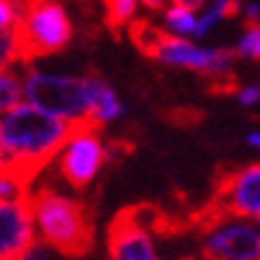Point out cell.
I'll return each mask as SVG.
<instances>
[{"label": "cell", "instance_id": "cell-25", "mask_svg": "<svg viewBox=\"0 0 260 260\" xmlns=\"http://www.w3.org/2000/svg\"><path fill=\"white\" fill-rule=\"evenodd\" d=\"M0 170H3V154H0Z\"/></svg>", "mask_w": 260, "mask_h": 260}, {"label": "cell", "instance_id": "cell-2", "mask_svg": "<svg viewBox=\"0 0 260 260\" xmlns=\"http://www.w3.org/2000/svg\"><path fill=\"white\" fill-rule=\"evenodd\" d=\"M32 223L40 231V242L61 257H85L93 252L96 220L82 199L58 194L51 186H40L29 194Z\"/></svg>", "mask_w": 260, "mask_h": 260}, {"label": "cell", "instance_id": "cell-11", "mask_svg": "<svg viewBox=\"0 0 260 260\" xmlns=\"http://www.w3.org/2000/svg\"><path fill=\"white\" fill-rule=\"evenodd\" d=\"M239 11H242L239 0H215V3H212L210 8H205V14L194 21V32L191 35L194 38H205L220 19H236Z\"/></svg>", "mask_w": 260, "mask_h": 260}, {"label": "cell", "instance_id": "cell-20", "mask_svg": "<svg viewBox=\"0 0 260 260\" xmlns=\"http://www.w3.org/2000/svg\"><path fill=\"white\" fill-rule=\"evenodd\" d=\"M236 99H239L242 106H252V104H257V99H260V88H257V85H244V88H239Z\"/></svg>", "mask_w": 260, "mask_h": 260}, {"label": "cell", "instance_id": "cell-12", "mask_svg": "<svg viewBox=\"0 0 260 260\" xmlns=\"http://www.w3.org/2000/svg\"><path fill=\"white\" fill-rule=\"evenodd\" d=\"M104 8H106V29L114 38H120L122 29L136 19L138 0H104Z\"/></svg>", "mask_w": 260, "mask_h": 260}, {"label": "cell", "instance_id": "cell-10", "mask_svg": "<svg viewBox=\"0 0 260 260\" xmlns=\"http://www.w3.org/2000/svg\"><path fill=\"white\" fill-rule=\"evenodd\" d=\"M127 35H130V40H133L136 48L149 58L157 56L162 40L168 38V32H165L162 27H157V24H151L149 19H133L127 24Z\"/></svg>", "mask_w": 260, "mask_h": 260}, {"label": "cell", "instance_id": "cell-7", "mask_svg": "<svg viewBox=\"0 0 260 260\" xmlns=\"http://www.w3.org/2000/svg\"><path fill=\"white\" fill-rule=\"evenodd\" d=\"M202 255L207 260H257L260 236L257 223L226 218L202 229Z\"/></svg>", "mask_w": 260, "mask_h": 260}, {"label": "cell", "instance_id": "cell-19", "mask_svg": "<svg viewBox=\"0 0 260 260\" xmlns=\"http://www.w3.org/2000/svg\"><path fill=\"white\" fill-rule=\"evenodd\" d=\"M21 6H24V0H0V29L14 27Z\"/></svg>", "mask_w": 260, "mask_h": 260}, {"label": "cell", "instance_id": "cell-1", "mask_svg": "<svg viewBox=\"0 0 260 260\" xmlns=\"http://www.w3.org/2000/svg\"><path fill=\"white\" fill-rule=\"evenodd\" d=\"M72 125L75 122L58 120L29 104H16L14 109L0 114L3 173L16 175L19 181L32 186L38 173H43L45 165L61 151Z\"/></svg>", "mask_w": 260, "mask_h": 260}, {"label": "cell", "instance_id": "cell-21", "mask_svg": "<svg viewBox=\"0 0 260 260\" xmlns=\"http://www.w3.org/2000/svg\"><path fill=\"white\" fill-rule=\"evenodd\" d=\"M170 3L183 8V11H188V14H197V11H205L207 0H170Z\"/></svg>", "mask_w": 260, "mask_h": 260}, {"label": "cell", "instance_id": "cell-4", "mask_svg": "<svg viewBox=\"0 0 260 260\" xmlns=\"http://www.w3.org/2000/svg\"><path fill=\"white\" fill-rule=\"evenodd\" d=\"M257 215H260V165L252 162L244 165V168H234L229 173H218L210 202L202 210L191 212L186 226L202 231L226 218L257 223Z\"/></svg>", "mask_w": 260, "mask_h": 260}, {"label": "cell", "instance_id": "cell-13", "mask_svg": "<svg viewBox=\"0 0 260 260\" xmlns=\"http://www.w3.org/2000/svg\"><path fill=\"white\" fill-rule=\"evenodd\" d=\"M16 104H21V75L8 67L0 72V114L14 109Z\"/></svg>", "mask_w": 260, "mask_h": 260}, {"label": "cell", "instance_id": "cell-15", "mask_svg": "<svg viewBox=\"0 0 260 260\" xmlns=\"http://www.w3.org/2000/svg\"><path fill=\"white\" fill-rule=\"evenodd\" d=\"M165 32L168 35H175V38H186V35L194 32V21L197 16L188 14V11L173 6V8H165Z\"/></svg>", "mask_w": 260, "mask_h": 260}, {"label": "cell", "instance_id": "cell-16", "mask_svg": "<svg viewBox=\"0 0 260 260\" xmlns=\"http://www.w3.org/2000/svg\"><path fill=\"white\" fill-rule=\"evenodd\" d=\"M234 53L247 58V61H257L260 58V29H257V24H247L244 27V35H242V40H239V45H236Z\"/></svg>", "mask_w": 260, "mask_h": 260}, {"label": "cell", "instance_id": "cell-6", "mask_svg": "<svg viewBox=\"0 0 260 260\" xmlns=\"http://www.w3.org/2000/svg\"><path fill=\"white\" fill-rule=\"evenodd\" d=\"M104 162L106 151L101 141V125L93 117L75 122L72 133L58 151V170H61L64 181L77 191H85L93 178L101 173Z\"/></svg>", "mask_w": 260, "mask_h": 260}, {"label": "cell", "instance_id": "cell-24", "mask_svg": "<svg viewBox=\"0 0 260 260\" xmlns=\"http://www.w3.org/2000/svg\"><path fill=\"white\" fill-rule=\"evenodd\" d=\"M244 141H247V146H252V149H257V144H260V136H257V133H250V136H247Z\"/></svg>", "mask_w": 260, "mask_h": 260}, {"label": "cell", "instance_id": "cell-8", "mask_svg": "<svg viewBox=\"0 0 260 260\" xmlns=\"http://www.w3.org/2000/svg\"><path fill=\"white\" fill-rule=\"evenodd\" d=\"M109 260H159L151 244V231L144 223L141 205L122 207L106 229Z\"/></svg>", "mask_w": 260, "mask_h": 260}, {"label": "cell", "instance_id": "cell-22", "mask_svg": "<svg viewBox=\"0 0 260 260\" xmlns=\"http://www.w3.org/2000/svg\"><path fill=\"white\" fill-rule=\"evenodd\" d=\"M257 14H260V8H257V3H247V8H244V24H257Z\"/></svg>", "mask_w": 260, "mask_h": 260}, {"label": "cell", "instance_id": "cell-14", "mask_svg": "<svg viewBox=\"0 0 260 260\" xmlns=\"http://www.w3.org/2000/svg\"><path fill=\"white\" fill-rule=\"evenodd\" d=\"M32 186L24 181H19L16 175L0 170V205H19V202H29Z\"/></svg>", "mask_w": 260, "mask_h": 260}, {"label": "cell", "instance_id": "cell-23", "mask_svg": "<svg viewBox=\"0 0 260 260\" xmlns=\"http://www.w3.org/2000/svg\"><path fill=\"white\" fill-rule=\"evenodd\" d=\"M138 3L144 6L146 11H165V8H168V3H170V0H138Z\"/></svg>", "mask_w": 260, "mask_h": 260}, {"label": "cell", "instance_id": "cell-9", "mask_svg": "<svg viewBox=\"0 0 260 260\" xmlns=\"http://www.w3.org/2000/svg\"><path fill=\"white\" fill-rule=\"evenodd\" d=\"M35 242L29 202L0 205V260H16Z\"/></svg>", "mask_w": 260, "mask_h": 260}, {"label": "cell", "instance_id": "cell-17", "mask_svg": "<svg viewBox=\"0 0 260 260\" xmlns=\"http://www.w3.org/2000/svg\"><path fill=\"white\" fill-rule=\"evenodd\" d=\"M11 64H16V38L14 27L0 29V72L8 69Z\"/></svg>", "mask_w": 260, "mask_h": 260}, {"label": "cell", "instance_id": "cell-5", "mask_svg": "<svg viewBox=\"0 0 260 260\" xmlns=\"http://www.w3.org/2000/svg\"><path fill=\"white\" fill-rule=\"evenodd\" d=\"M21 99H27L29 106H38L40 112H48L67 122H80L90 117V96L85 77L48 75L24 64Z\"/></svg>", "mask_w": 260, "mask_h": 260}, {"label": "cell", "instance_id": "cell-26", "mask_svg": "<svg viewBox=\"0 0 260 260\" xmlns=\"http://www.w3.org/2000/svg\"><path fill=\"white\" fill-rule=\"evenodd\" d=\"M56 3H58V0H56ZM82 3H85V0H82Z\"/></svg>", "mask_w": 260, "mask_h": 260}, {"label": "cell", "instance_id": "cell-18", "mask_svg": "<svg viewBox=\"0 0 260 260\" xmlns=\"http://www.w3.org/2000/svg\"><path fill=\"white\" fill-rule=\"evenodd\" d=\"M16 260H64V257L58 255V252H53L51 247H45L43 242H38V239H35V242H32V244H29L27 250L21 252Z\"/></svg>", "mask_w": 260, "mask_h": 260}, {"label": "cell", "instance_id": "cell-3", "mask_svg": "<svg viewBox=\"0 0 260 260\" xmlns=\"http://www.w3.org/2000/svg\"><path fill=\"white\" fill-rule=\"evenodd\" d=\"M72 19L56 0H24L14 21L16 64H32L40 56L64 51L72 43Z\"/></svg>", "mask_w": 260, "mask_h": 260}]
</instances>
